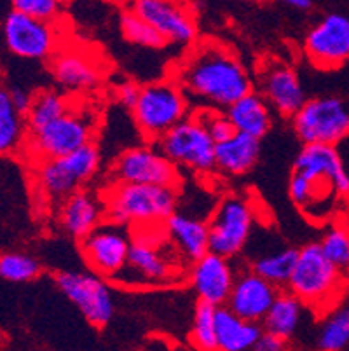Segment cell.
I'll return each instance as SVG.
<instances>
[{
  "instance_id": "8",
  "label": "cell",
  "mask_w": 349,
  "mask_h": 351,
  "mask_svg": "<svg viewBox=\"0 0 349 351\" xmlns=\"http://www.w3.org/2000/svg\"><path fill=\"white\" fill-rule=\"evenodd\" d=\"M156 143L159 151L178 168H187L201 175L217 170L215 140L194 114H189L175 124Z\"/></svg>"
},
{
  "instance_id": "6",
  "label": "cell",
  "mask_w": 349,
  "mask_h": 351,
  "mask_svg": "<svg viewBox=\"0 0 349 351\" xmlns=\"http://www.w3.org/2000/svg\"><path fill=\"white\" fill-rule=\"evenodd\" d=\"M95 124L96 117L91 107L77 108V105H70L69 110L53 123L37 132L27 133L25 145L35 161L62 158L86 143H91Z\"/></svg>"
},
{
  "instance_id": "13",
  "label": "cell",
  "mask_w": 349,
  "mask_h": 351,
  "mask_svg": "<svg viewBox=\"0 0 349 351\" xmlns=\"http://www.w3.org/2000/svg\"><path fill=\"white\" fill-rule=\"evenodd\" d=\"M56 21L38 20L12 9L4 21V40L12 54L25 60L51 58L60 44Z\"/></svg>"
},
{
  "instance_id": "16",
  "label": "cell",
  "mask_w": 349,
  "mask_h": 351,
  "mask_svg": "<svg viewBox=\"0 0 349 351\" xmlns=\"http://www.w3.org/2000/svg\"><path fill=\"white\" fill-rule=\"evenodd\" d=\"M307 60L322 70H334L349 62V18L339 12L326 14L304 40Z\"/></svg>"
},
{
  "instance_id": "40",
  "label": "cell",
  "mask_w": 349,
  "mask_h": 351,
  "mask_svg": "<svg viewBox=\"0 0 349 351\" xmlns=\"http://www.w3.org/2000/svg\"><path fill=\"white\" fill-rule=\"evenodd\" d=\"M9 95H11L12 105L16 107V110H18V112H21L25 116V114H27V110H28V107H30L34 95H30L28 91H25V89H21V88L9 89Z\"/></svg>"
},
{
  "instance_id": "5",
  "label": "cell",
  "mask_w": 349,
  "mask_h": 351,
  "mask_svg": "<svg viewBox=\"0 0 349 351\" xmlns=\"http://www.w3.org/2000/svg\"><path fill=\"white\" fill-rule=\"evenodd\" d=\"M191 112V101L175 79L140 88L136 104L131 108L134 124L143 138L156 143L165 133Z\"/></svg>"
},
{
  "instance_id": "29",
  "label": "cell",
  "mask_w": 349,
  "mask_h": 351,
  "mask_svg": "<svg viewBox=\"0 0 349 351\" xmlns=\"http://www.w3.org/2000/svg\"><path fill=\"white\" fill-rule=\"evenodd\" d=\"M316 346L325 351H342L349 348V304H335L325 313L316 334Z\"/></svg>"
},
{
  "instance_id": "38",
  "label": "cell",
  "mask_w": 349,
  "mask_h": 351,
  "mask_svg": "<svg viewBox=\"0 0 349 351\" xmlns=\"http://www.w3.org/2000/svg\"><path fill=\"white\" fill-rule=\"evenodd\" d=\"M254 350L257 351H283L287 350V341L281 339L276 334H271L267 330H262V334L258 336L257 343H255Z\"/></svg>"
},
{
  "instance_id": "33",
  "label": "cell",
  "mask_w": 349,
  "mask_h": 351,
  "mask_svg": "<svg viewBox=\"0 0 349 351\" xmlns=\"http://www.w3.org/2000/svg\"><path fill=\"white\" fill-rule=\"evenodd\" d=\"M43 267L37 258L21 252L0 254V278L12 283H27L40 274Z\"/></svg>"
},
{
  "instance_id": "22",
  "label": "cell",
  "mask_w": 349,
  "mask_h": 351,
  "mask_svg": "<svg viewBox=\"0 0 349 351\" xmlns=\"http://www.w3.org/2000/svg\"><path fill=\"white\" fill-rule=\"evenodd\" d=\"M105 205L89 191H75L62 201L60 222L72 238L82 239L101 224Z\"/></svg>"
},
{
  "instance_id": "30",
  "label": "cell",
  "mask_w": 349,
  "mask_h": 351,
  "mask_svg": "<svg viewBox=\"0 0 349 351\" xmlns=\"http://www.w3.org/2000/svg\"><path fill=\"white\" fill-rule=\"evenodd\" d=\"M70 100L65 95L53 91V89H46L40 93L34 95L32 104L28 107L27 114H25V124H27V133L37 132L40 128L47 126L58 119L60 116L67 112L70 108Z\"/></svg>"
},
{
  "instance_id": "20",
  "label": "cell",
  "mask_w": 349,
  "mask_h": 351,
  "mask_svg": "<svg viewBox=\"0 0 349 351\" xmlns=\"http://www.w3.org/2000/svg\"><path fill=\"white\" fill-rule=\"evenodd\" d=\"M278 293V287L262 278L254 269L243 271L236 276L226 306L245 320L262 324Z\"/></svg>"
},
{
  "instance_id": "42",
  "label": "cell",
  "mask_w": 349,
  "mask_h": 351,
  "mask_svg": "<svg viewBox=\"0 0 349 351\" xmlns=\"http://www.w3.org/2000/svg\"><path fill=\"white\" fill-rule=\"evenodd\" d=\"M252 2H264V0H252Z\"/></svg>"
},
{
  "instance_id": "31",
  "label": "cell",
  "mask_w": 349,
  "mask_h": 351,
  "mask_svg": "<svg viewBox=\"0 0 349 351\" xmlns=\"http://www.w3.org/2000/svg\"><path fill=\"white\" fill-rule=\"evenodd\" d=\"M297 255H299V250L290 247L267 252V254H262L257 258H254L252 269L267 282L274 283L276 287H283L288 283L290 274L296 267Z\"/></svg>"
},
{
  "instance_id": "17",
  "label": "cell",
  "mask_w": 349,
  "mask_h": 351,
  "mask_svg": "<svg viewBox=\"0 0 349 351\" xmlns=\"http://www.w3.org/2000/svg\"><path fill=\"white\" fill-rule=\"evenodd\" d=\"M169 255L159 247L156 239L149 236H139L131 239L128 264L115 280H123L126 285H163L175 280L177 269L173 267Z\"/></svg>"
},
{
  "instance_id": "44",
  "label": "cell",
  "mask_w": 349,
  "mask_h": 351,
  "mask_svg": "<svg viewBox=\"0 0 349 351\" xmlns=\"http://www.w3.org/2000/svg\"><path fill=\"white\" fill-rule=\"evenodd\" d=\"M63 2H69V0H63Z\"/></svg>"
},
{
  "instance_id": "26",
  "label": "cell",
  "mask_w": 349,
  "mask_h": 351,
  "mask_svg": "<svg viewBox=\"0 0 349 351\" xmlns=\"http://www.w3.org/2000/svg\"><path fill=\"white\" fill-rule=\"evenodd\" d=\"M217 344L222 351H246L252 350L262 334L261 325L245 320L230 311L226 304L219 306L215 311Z\"/></svg>"
},
{
  "instance_id": "10",
  "label": "cell",
  "mask_w": 349,
  "mask_h": 351,
  "mask_svg": "<svg viewBox=\"0 0 349 351\" xmlns=\"http://www.w3.org/2000/svg\"><path fill=\"white\" fill-rule=\"evenodd\" d=\"M254 210L243 196H227L208 222L210 250L224 257H236L254 231Z\"/></svg>"
},
{
  "instance_id": "27",
  "label": "cell",
  "mask_w": 349,
  "mask_h": 351,
  "mask_svg": "<svg viewBox=\"0 0 349 351\" xmlns=\"http://www.w3.org/2000/svg\"><path fill=\"white\" fill-rule=\"evenodd\" d=\"M307 306L300 301L297 295H293L290 290L288 292H280L274 299L273 306L269 308L267 315L262 320L264 328L271 334H276L281 339L288 341L299 334L304 322V313Z\"/></svg>"
},
{
  "instance_id": "14",
  "label": "cell",
  "mask_w": 349,
  "mask_h": 351,
  "mask_svg": "<svg viewBox=\"0 0 349 351\" xmlns=\"http://www.w3.org/2000/svg\"><path fill=\"white\" fill-rule=\"evenodd\" d=\"M131 11L152 25L168 44L192 46L197 40L196 14L185 0H131Z\"/></svg>"
},
{
  "instance_id": "25",
  "label": "cell",
  "mask_w": 349,
  "mask_h": 351,
  "mask_svg": "<svg viewBox=\"0 0 349 351\" xmlns=\"http://www.w3.org/2000/svg\"><path fill=\"white\" fill-rule=\"evenodd\" d=\"M226 114L236 132L255 136L258 140L267 135L273 126L271 107L264 100V97L261 93H255L254 89L238 98L234 104H230L226 108Z\"/></svg>"
},
{
  "instance_id": "28",
  "label": "cell",
  "mask_w": 349,
  "mask_h": 351,
  "mask_svg": "<svg viewBox=\"0 0 349 351\" xmlns=\"http://www.w3.org/2000/svg\"><path fill=\"white\" fill-rule=\"evenodd\" d=\"M25 116L12 105L9 89L0 84V156L12 154L27 136Z\"/></svg>"
},
{
  "instance_id": "35",
  "label": "cell",
  "mask_w": 349,
  "mask_h": 351,
  "mask_svg": "<svg viewBox=\"0 0 349 351\" xmlns=\"http://www.w3.org/2000/svg\"><path fill=\"white\" fill-rule=\"evenodd\" d=\"M323 254L341 273H349V229L332 226L320 241Z\"/></svg>"
},
{
  "instance_id": "11",
  "label": "cell",
  "mask_w": 349,
  "mask_h": 351,
  "mask_svg": "<svg viewBox=\"0 0 349 351\" xmlns=\"http://www.w3.org/2000/svg\"><path fill=\"white\" fill-rule=\"evenodd\" d=\"M58 289L82 313L89 325L101 328L114 317V299L100 274L62 271L54 276Z\"/></svg>"
},
{
  "instance_id": "7",
  "label": "cell",
  "mask_w": 349,
  "mask_h": 351,
  "mask_svg": "<svg viewBox=\"0 0 349 351\" xmlns=\"http://www.w3.org/2000/svg\"><path fill=\"white\" fill-rule=\"evenodd\" d=\"M100 168V151L93 143L79 147L62 158L37 161L35 182L38 191L53 201H63L91 180Z\"/></svg>"
},
{
  "instance_id": "23",
  "label": "cell",
  "mask_w": 349,
  "mask_h": 351,
  "mask_svg": "<svg viewBox=\"0 0 349 351\" xmlns=\"http://www.w3.org/2000/svg\"><path fill=\"white\" fill-rule=\"evenodd\" d=\"M166 231L189 263H194L210 252V232L204 220L175 210L166 220Z\"/></svg>"
},
{
  "instance_id": "41",
  "label": "cell",
  "mask_w": 349,
  "mask_h": 351,
  "mask_svg": "<svg viewBox=\"0 0 349 351\" xmlns=\"http://www.w3.org/2000/svg\"><path fill=\"white\" fill-rule=\"evenodd\" d=\"M283 4L290 5L293 9H300V11H307L311 9V0H280Z\"/></svg>"
},
{
  "instance_id": "3",
  "label": "cell",
  "mask_w": 349,
  "mask_h": 351,
  "mask_svg": "<svg viewBox=\"0 0 349 351\" xmlns=\"http://www.w3.org/2000/svg\"><path fill=\"white\" fill-rule=\"evenodd\" d=\"M177 187L115 182L105 194V213L124 226L158 228L177 210Z\"/></svg>"
},
{
  "instance_id": "36",
  "label": "cell",
  "mask_w": 349,
  "mask_h": 351,
  "mask_svg": "<svg viewBox=\"0 0 349 351\" xmlns=\"http://www.w3.org/2000/svg\"><path fill=\"white\" fill-rule=\"evenodd\" d=\"M194 116L203 123V126L206 128V132L210 133L211 138L215 140V143L222 142V140L229 138L232 133H236L234 126L230 124L226 110L200 107L196 112H194Z\"/></svg>"
},
{
  "instance_id": "21",
  "label": "cell",
  "mask_w": 349,
  "mask_h": 351,
  "mask_svg": "<svg viewBox=\"0 0 349 351\" xmlns=\"http://www.w3.org/2000/svg\"><path fill=\"white\" fill-rule=\"evenodd\" d=\"M54 81L69 91H89L101 79L100 63L84 49L67 47L51 56Z\"/></svg>"
},
{
  "instance_id": "4",
  "label": "cell",
  "mask_w": 349,
  "mask_h": 351,
  "mask_svg": "<svg viewBox=\"0 0 349 351\" xmlns=\"http://www.w3.org/2000/svg\"><path fill=\"white\" fill-rule=\"evenodd\" d=\"M287 287L311 311L326 313L341 299L344 276L323 254L320 243H309L299 250Z\"/></svg>"
},
{
  "instance_id": "19",
  "label": "cell",
  "mask_w": 349,
  "mask_h": 351,
  "mask_svg": "<svg viewBox=\"0 0 349 351\" xmlns=\"http://www.w3.org/2000/svg\"><path fill=\"white\" fill-rule=\"evenodd\" d=\"M236 273L229 257L206 252L203 257L192 263L191 285L197 299L213 306H224L234 285Z\"/></svg>"
},
{
  "instance_id": "1",
  "label": "cell",
  "mask_w": 349,
  "mask_h": 351,
  "mask_svg": "<svg viewBox=\"0 0 349 351\" xmlns=\"http://www.w3.org/2000/svg\"><path fill=\"white\" fill-rule=\"evenodd\" d=\"M173 79L197 108L226 110L254 89L245 63L230 47L217 40L192 44L191 51L175 66Z\"/></svg>"
},
{
  "instance_id": "39",
  "label": "cell",
  "mask_w": 349,
  "mask_h": 351,
  "mask_svg": "<svg viewBox=\"0 0 349 351\" xmlns=\"http://www.w3.org/2000/svg\"><path fill=\"white\" fill-rule=\"evenodd\" d=\"M140 93V86H136L134 82H123L121 86H117V100L123 107L133 108V105L136 104V98Z\"/></svg>"
},
{
  "instance_id": "18",
  "label": "cell",
  "mask_w": 349,
  "mask_h": 351,
  "mask_svg": "<svg viewBox=\"0 0 349 351\" xmlns=\"http://www.w3.org/2000/svg\"><path fill=\"white\" fill-rule=\"evenodd\" d=\"M258 93L269 107L283 117H292L307 100L296 70L278 60L262 65L258 72Z\"/></svg>"
},
{
  "instance_id": "32",
  "label": "cell",
  "mask_w": 349,
  "mask_h": 351,
  "mask_svg": "<svg viewBox=\"0 0 349 351\" xmlns=\"http://www.w3.org/2000/svg\"><path fill=\"white\" fill-rule=\"evenodd\" d=\"M217 306L200 301L194 311V324L191 330V343L196 350L215 351L219 350L215 332Z\"/></svg>"
},
{
  "instance_id": "9",
  "label": "cell",
  "mask_w": 349,
  "mask_h": 351,
  "mask_svg": "<svg viewBox=\"0 0 349 351\" xmlns=\"http://www.w3.org/2000/svg\"><path fill=\"white\" fill-rule=\"evenodd\" d=\"M292 123L304 143L339 145L349 136V101L341 97L311 98L293 114Z\"/></svg>"
},
{
  "instance_id": "12",
  "label": "cell",
  "mask_w": 349,
  "mask_h": 351,
  "mask_svg": "<svg viewBox=\"0 0 349 351\" xmlns=\"http://www.w3.org/2000/svg\"><path fill=\"white\" fill-rule=\"evenodd\" d=\"M130 247L131 238L124 224L112 220L108 224H100L82 238L81 252L93 273L115 280L126 267Z\"/></svg>"
},
{
  "instance_id": "34",
  "label": "cell",
  "mask_w": 349,
  "mask_h": 351,
  "mask_svg": "<svg viewBox=\"0 0 349 351\" xmlns=\"http://www.w3.org/2000/svg\"><path fill=\"white\" fill-rule=\"evenodd\" d=\"M121 30L130 43L147 49H163L168 44V40L152 25L147 23L133 11H128L121 16Z\"/></svg>"
},
{
  "instance_id": "15",
  "label": "cell",
  "mask_w": 349,
  "mask_h": 351,
  "mask_svg": "<svg viewBox=\"0 0 349 351\" xmlns=\"http://www.w3.org/2000/svg\"><path fill=\"white\" fill-rule=\"evenodd\" d=\"M112 177L115 182L130 184H152V186L177 187L180 184V171L159 149L142 145L123 152L114 162Z\"/></svg>"
},
{
  "instance_id": "43",
  "label": "cell",
  "mask_w": 349,
  "mask_h": 351,
  "mask_svg": "<svg viewBox=\"0 0 349 351\" xmlns=\"http://www.w3.org/2000/svg\"><path fill=\"white\" fill-rule=\"evenodd\" d=\"M0 344H2V334H0Z\"/></svg>"
},
{
  "instance_id": "24",
  "label": "cell",
  "mask_w": 349,
  "mask_h": 351,
  "mask_svg": "<svg viewBox=\"0 0 349 351\" xmlns=\"http://www.w3.org/2000/svg\"><path fill=\"white\" fill-rule=\"evenodd\" d=\"M261 154V140L245 133H232L215 147V168L220 173L239 177L248 173Z\"/></svg>"
},
{
  "instance_id": "37",
  "label": "cell",
  "mask_w": 349,
  "mask_h": 351,
  "mask_svg": "<svg viewBox=\"0 0 349 351\" xmlns=\"http://www.w3.org/2000/svg\"><path fill=\"white\" fill-rule=\"evenodd\" d=\"M12 9L38 20L56 21L63 8V0H11Z\"/></svg>"
},
{
  "instance_id": "2",
  "label": "cell",
  "mask_w": 349,
  "mask_h": 351,
  "mask_svg": "<svg viewBox=\"0 0 349 351\" xmlns=\"http://www.w3.org/2000/svg\"><path fill=\"white\" fill-rule=\"evenodd\" d=\"M288 193L307 219H328L335 201L349 196V168L337 147L304 143L293 162Z\"/></svg>"
}]
</instances>
